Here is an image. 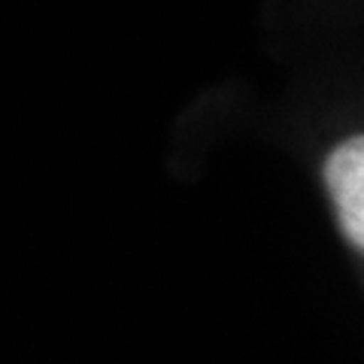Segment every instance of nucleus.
Returning <instances> with one entry per match:
<instances>
[{
  "instance_id": "obj_1",
  "label": "nucleus",
  "mask_w": 364,
  "mask_h": 364,
  "mask_svg": "<svg viewBox=\"0 0 364 364\" xmlns=\"http://www.w3.org/2000/svg\"><path fill=\"white\" fill-rule=\"evenodd\" d=\"M361 161H364V152H361V136H349L331 152L325 164V186H328V195L334 200V213L343 231L349 237V243L361 249L364 237H361Z\"/></svg>"
}]
</instances>
